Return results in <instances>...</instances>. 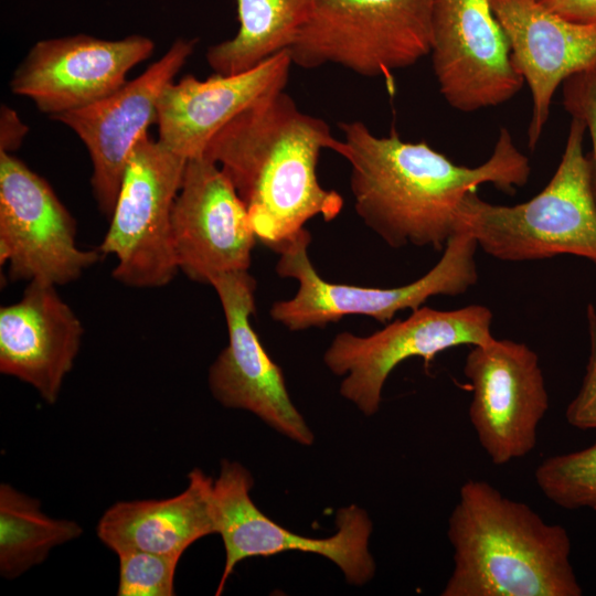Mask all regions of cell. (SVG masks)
<instances>
[{
	"label": "cell",
	"mask_w": 596,
	"mask_h": 596,
	"mask_svg": "<svg viewBox=\"0 0 596 596\" xmlns=\"http://www.w3.org/2000/svg\"><path fill=\"white\" fill-rule=\"evenodd\" d=\"M311 235L300 230L274 249L276 273L299 284L294 297L274 302L270 318L290 331L323 328L345 316H366L387 324L402 310H415L435 296H458L477 284L478 245L466 232L454 234L436 265L421 278L392 288L329 283L313 267L308 247Z\"/></svg>",
	"instance_id": "cell-5"
},
{
	"label": "cell",
	"mask_w": 596,
	"mask_h": 596,
	"mask_svg": "<svg viewBox=\"0 0 596 596\" xmlns=\"http://www.w3.org/2000/svg\"><path fill=\"white\" fill-rule=\"evenodd\" d=\"M254 480L240 462L223 459L213 482L216 533L222 538L225 563L215 595H221L235 566L249 557L273 556L286 551L315 553L333 562L349 584L361 586L372 579L376 565L369 550L372 521L355 504L337 512V532L313 539L294 533L267 518L253 502Z\"/></svg>",
	"instance_id": "cell-8"
},
{
	"label": "cell",
	"mask_w": 596,
	"mask_h": 596,
	"mask_svg": "<svg viewBox=\"0 0 596 596\" xmlns=\"http://www.w3.org/2000/svg\"><path fill=\"white\" fill-rule=\"evenodd\" d=\"M429 55L441 96L462 113L501 105L524 84L491 0H434Z\"/></svg>",
	"instance_id": "cell-13"
},
{
	"label": "cell",
	"mask_w": 596,
	"mask_h": 596,
	"mask_svg": "<svg viewBox=\"0 0 596 596\" xmlns=\"http://www.w3.org/2000/svg\"><path fill=\"white\" fill-rule=\"evenodd\" d=\"M464 374L472 397L469 419L496 465L530 454L550 401L538 354L525 343L492 339L473 345Z\"/></svg>",
	"instance_id": "cell-11"
},
{
	"label": "cell",
	"mask_w": 596,
	"mask_h": 596,
	"mask_svg": "<svg viewBox=\"0 0 596 596\" xmlns=\"http://www.w3.org/2000/svg\"><path fill=\"white\" fill-rule=\"evenodd\" d=\"M292 61L279 52L242 73H214L206 79L185 75L169 83L158 103V141L190 160L204 156L211 139L260 97L285 89Z\"/></svg>",
	"instance_id": "cell-18"
},
{
	"label": "cell",
	"mask_w": 596,
	"mask_h": 596,
	"mask_svg": "<svg viewBox=\"0 0 596 596\" xmlns=\"http://www.w3.org/2000/svg\"><path fill=\"white\" fill-rule=\"evenodd\" d=\"M119 561L118 596H172L180 557L145 551H123Z\"/></svg>",
	"instance_id": "cell-24"
},
{
	"label": "cell",
	"mask_w": 596,
	"mask_h": 596,
	"mask_svg": "<svg viewBox=\"0 0 596 596\" xmlns=\"http://www.w3.org/2000/svg\"><path fill=\"white\" fill-rule=\"evenodd\" d=\"M84 328L56 286L30 281L19 301L0 309V372L54 404L79 351Z\"/></svg>",
	"instance_id": "cell-19"
},
{
	"label": "cell",
	"mask_w": 596,
	"mask_h": 596,
	"mask_svg": "<svg viewBox=\"0 0 596 596\" xmlns=\"http://www.w3.org/2000/svg\"><path fill=\"white\" fill-rule=\"evenodd\" d=\"M339 127L343 138L334 152L350 166L354 210L392 248L444 249L457 233V213L469 192L492 184L512 194L531 174L529 158L505 127L477 167L457 164L425 141H404L395 129L376 136L360 120Z\"/></svg>",
	"instance_id": "cell-1"
},
{
	"label": "cell",
	"mask_w": 596,
	"mask_h": 596,
	"mask_svg": "<svg viewBox=\"0 0 596 596\" xmlns=\"http://www.w3.org/2000/svg\"><path fill=\"white\" fill-rule=\"evenodd\" d=\"M491 6L508 38L514 68L531 92L528 145L535 149L556 89L596 65V23L570 21L539 0H491Z\"/></svg>",
	"instance_id": "cell-17"
},
{
	"label": "cell",
	"mask_w": 596,
	"mask_h": 596,
	"mask_svg": "<svg viewBox=\"0 0 596 596\" xmlns=\"http://www.w3.org/2000/svg\"><path fill=\"white\" fill-rule=\"evenodd\" d=\"M196 39H177L168 51L138 77L111 95L86 107L51 117L68 127L85 145L91 184L99 211L110 217L128 160L148 128L158 120L164 87L192 55Z\"/></svg>",
	"instance_id": "cell-14"
},
{
	"label": "cell",
	"mask_w": 596,
	"mask_h": 596,
	"mask_svg": "<svg viewBox=\"0 0 596 596\" xmlns=\"http://www.w3.org/2000/svg\"><path fill=\"white\" fill-rule=\"evenodd\" d=\"M454 568L441 596H581L565 528L487 481L467 480L448 519Z\"/></svg>",
	"instance_id": "cell-3"
},
{
	"label": "cell",
	"mask_w": 596,
	"mask_h": 596,
	"mask_svg": "<svg viewBox=\"0 0 596 596\" xmlns=\"http://www.w3.org/2000/svg\"><path fill=\"white\" fill-rule=\"evenodd\" d=\"M322 119L302 111L285 89L272 92L228 121L204 156L227 175L262 243L275 249L305 224L334 220L343 198L320 184L322 150L339 143Z\"/></svg>",
	"instance_id": "cell-2"
},
{
	"label": "cell",
	"mask_w": 596,
	"mask_h": 596,
	"mask_svg": "<svg viewBox=\"0 0 596 596\" xmlns=\"http://www.w3.org/2000/svg\"><path fill=\"white\" fill-rule=\"evenodd\" d=\"M82 526L72 520L53 519L41 502L8 483L0 486V574L13 579L41 564L50 552L76 540Z\"/></svg>",
	"instance_id": "cell-22"
},
{
	"label": "cell",
	"mask_w": 596,
	"mask_h": 596,
	"mask_svg": "<svg viewBox=\"0 0 596 596\" xmlns=\"http://www.w3.org/2000/svg\"><path fill=\"white\" fill-rule=\"evenodd\" d=\"M545 8L577 23H596V0H539Z\"/></svg>",
	"instance_id": "cell-28"
},
{
	"label": "cell",
	"mask_w": 596,
	"mask_h": 596,
	"mask_svg": "<svg viewBox=\"0 0 596 596\" xmlns=\"http://www.w3.org/2000/svg\"><path fill=\"white\" fill-rule=\"evenodd\" d=\"M181 493L160 500L120 501L98 521V539L116 554L145 551L180 557L201 538L216 533L213 482L201 469L188 476Z\"/></svg>",
	"instance_id": "cell-20"
},
{
	"label": "cell",
	"mask_w": 596,
	"mask_h": 596,
	"mask_svg": "<svg viewBox=\"0 0 596 596\" xmlns=\"http://www.w3.org/2000/svg\"><path fill=\"white\" fill-rule=\"evenodd\" d=\"M210 285L224 312L228 343L209 369L214 398L228 408L248 411L294 441L309 446L315 436L294 405L285 377L251 324L256 280L248 270L220 274Z\"/></svg>",
	"instance_id": "cell-12"
},
{
	"label": "cell",
	"mask_w": 596,
	"mask_h": 596,
	"mask_svg": "<svg viewBox=\"0 0 596 596\" xmlns=\"http://www.w3.org/2000/svg\"><path fill=\"white\" fill-rule=\"evenodd\" d=\"M171 232L179 270L202 284L248 270L257 236L222 169L205 156L188 160L174 200Z\"/></svg>",
	"instance_id": "cell-16"
},
{
	"label": "cell",
	"mask_w": 596,
	"mask_h": 596,
	"mask_svg": "<svg viewBox=\"0 0 596 596\" xmlns=\"http://www.w3.org/2000/svg\"><path fill=\"white\" fill-rule=\"evenodd\" d=\"M562 103L572 118L581 120L592 141L588 156L596 196V65L579 72L562 84Z\"/></svg>",
	"instance_id": "cell-25"
},
{
	"label": "cell",
	"mask_w": 596,
	"mask_h": 596,
	"mask_svg": "<svg viewBox=\"0 0 596 596\" xmlns=\"http://www.w3.org/2000/svg\"><path fill=\"white\" fill-rule=\"evenodd\" d=\"M534 478L554 504L596 511V440L586 448L545 458Z\"/></svg>",
	"instance_id": "cell-23"
},
{
	"label": "cell",
	"mask_w": 596,
	"mask_h": 596,
	"mask_svg": "<svg viewBox=\"0 0 596 596\" xmlns=\"http://www.w3.org/2000/svg\"><path fill=\"white\" fill-rule=\"evenodd\" d=\"M589 353L585 374L575 397L565 411L567 423L578 429H596V309H586Z\"/></svg>",
	"instance_id": "cell-26"
},
{
	"label": "cell",
	"mask_w": 596,
	"mask_h": 596,
	"mask_svg": "<svg viewBox=\"0 0 596 596\" xmlns=\"http://www.w3.org/2000/svg\"><path fill=\"white\" fill-rule=\"evenodd\" d=\"M493 315L482 305L454 310L419 307L403 319L387 323L366 336L338 333L323 354V362L336 375H345L340 394L364 415H374L380 407L383 386L391 372L409 358L429 363L447 349L481 345L494 337Z\"/></svg>",
	"instance_id": "cell-9"
},
{
	"label": "cell",
	"mask_w": 596,
	"mask_h": 596,
	"mask_svg": "<svg viewBox=\"0 0 596 596\" xmlns=\"http://www.w3.org/2000/svg\"><path fill=\"white\" fill-rule=\"evenodd\" d=\"M434 0H316L288 50L292 64H333L364 77L393 74L429 55Z\"/></svg>",
	"instance_id": "cell-6"
},
{
	"label": "cell",
	"mask_w": 596,
	"mask_h": 596,
	"mask_svg": "<svg viewBox=\"0 0 596 596\" xmlns=\"http://www.w3.org/2000/svg\"><path fill=\"white\" fill-rule=\"evenodd\" d=\"M29 127L11 107L2 104L0 110V151L17 150L22 145Z\"/></svg>",
	"instance_id": "cell-27"
},
{
	"label": "cell",
	"mask_w": 596,
	"mask_h": 596,
	"mask_svg": "<svg viewBox=\"0 0 596 596\" xmlns=\"http://www.w3.org/2000/svg\"><path fill=\"white\" fill-rule=\"evenodd\" d=\"M153 50L155 42L139 34L117 40L87 34L40 40L14 71L10 89L51 118L111 95Z\"/></svg>",
	"instance_id": "cell-15"
},
{
	"label": "cell",
	"mask_w": 596,
	"mask_h": 596,
	"mask_svg": "<svg viewBox=\"0 0 596 596\" xmlns=\"http://www.w3.org/2000/svg\"><path fill=\"white\" fill-rule=\"evenodd\" d=\"M76 244V222L51 185L0 151V262L12 280L65 285L100 258Z\"/></svg>",
	"instance_id": "cell-10"
},
{
	"label": "cell",
	"mask_w": 596,
	"mask_h": 596,
	"mask_svg": "<svg viewBox=\"0 0 596 596\" xmlns=\"http://www.w3.org/2000/svg\"><path fill=\"white\" fill-rule=\"evenodd\" d=\"M188 160L147 134L132 151L98 251L113 255L114 278L129 287L159 288L179 272L171 216Z\"/></svg>",
	"instance_id": "cell-7"
},
{
	"label": "cell",
	"mask_w": 596,
	"mask_h": 596,
	"mask_svg": "<svg viewBox=\"0 0 596 596\" xmlns=\"http://www.w3.org/2000/svg\"><path fill=\"white\" fill-rule=\"evenodd\" d=\"M316 0H236L238 30L210 46L206 62L214 73L245 72L291 47Z\"/></svg>",
	"instance_id": "cell-21"
},
{
	"label": "cell",
	"mask_w": 596,
	"mask_h": 596,
	"mask_svg": "<svg viewBox=\"0 0 596 596\" xmlns=\"http://www.w3.org/2000/svg\"><path fill=\"white\" fill-rule=\"evenodd\" d=\"M584 124L572 118L565 148L545 188L517 205L492 204L469 192L457 213V232L504 262L575 255L596 264V196Z\"/></svg>",
	"instance_id": "cell-4"
}]
</instances>
